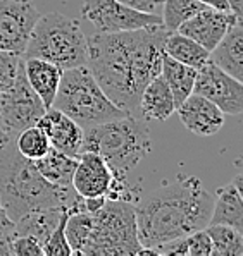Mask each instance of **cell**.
<instances>
[{
  "instance_id": "1",
  "label": "cell",
  "mask_w": 243,
  "mask_h": 256,
  "mask_svg": "<svg viewBox=\"0 0 243 256\" xmlns=\"http://www.w3.org/2000/svg\"><path fill=\"white\" fill-rule=\"evenodd\" d=\"M167 33L162 24H154L119 33L99 31L88 38L86 66L105 94L131 116H138L145 86L160 74Z\"/></svg>"
},
{
  "instance_id": "2",
  "label": "cell",
  "mask_w": 243,
  "mask_h": 256,
  "mask_svg": "<svg viewBox=\"0 0 243 256\" xmlns=\"http://www.w3.org/2000/svg\"><path fill=\"white\" fill-rule=\"evenodd\" d=\"M214 196L195 176L157 188L135 203L136 230L142 248L155 250L209 226Z\"/></svg>"
},
{
  "instance_id": "3",
  "label": "cell",
  "mask_w": 243,
  "mask_h": 256,
  "mask_svg": "<svg viewBox=\"0 0 243 256\" xmlns=\"http://www.w3.org/2000/svg\"><path fill=\"white\" fill-rule=\"evenodd\" d=\"M73 188H56L18 152L14 140L0 143V203L7 216L19 220L38 208H71L81 202Z\"/></svg>"
},
{
  "instance_id": "4",
  "label": "cell",
  "mask_w": 243,
  "mask_h": 256,
  "mask_svg": "<svg viewBox=\"0 0 243 256\" xmlns=\"http://www.w3.org/2000/svg\"><path fill=\"white\" fill-rule=\"evenodd\" d=\"M81 152L100 155L116 179H126L150 153V132L138 116L129 114L83 129Z\"/></svg>"
},
{
  "instance_id": "5",
  "label": "cell",
  "mask_w": 243,
  "mask_h": 256,
  "mask_svg": "<svg viewBox=\"0 0 243 256\" xmlns=\"http://www.w3.org/2000/svg\"><path fill=\"white\" fill-rule=\"evenodd\" d=\"M52 107L69 116L83 129L129 116L105 94L88 66L62 70Z\"/></svg>"
},
{
  "instance_id": "6",
  "label": "cell",
  "mask_w": 243,
  "mask_h": 256,
  "mask_svg": "<svg viewBox=\"0 0 243 256\" xmlns=\"http://www.w3.org/2000/svg\"><path fill=\"white\" fill-rule=\"evenodd\" d=\"M23 58L49 60L62 70L86 66L88 38L78 21L61 12H49L38 18Z\"/></svg>"
},
{
  "instance_id": "7",
  "label": "cell",
  "mask_w": 243,
  "mask_h": 256,
  "mask_svg": "<svg viewBox=\"0 0 243 256\" xmlns=\"http://www.w3.org/2000/svg\"><path fill=\"white\" fill-rule=\"evenodd\" d=\"M136 230L135 202L124 198H107L92 214V232L81 254L121 256L142 254Z\"/></svg>"
},
{
  "instance_id": "8",
  "label": "cell",
  "mask_w": 243,
  "mask_h": 256,
  "mask_svg": "<svg viewBox=\"0 0 243 256\" xmlns=\"http://www.w3.org/2000/svg\"><path fill=\"white\" fill-rule=\"evenodd\" d=\"M45 110L38 94L28 84L23 62L18 78L0 94V131L7 140H14L25 128L37 124Z\"/></svg>"
},
{
  "instance_id": "9",
  "label": "cell",
  "mask_w": 243,
  "mask_h": 256,
  "mask_svg": "<svg viewBox=\"0 0 243 256\" xmlns=\"http://www.w3.org/2000/svg\"><path fill=\"white\" fill-rule=\"evenodd\" d=\"M81 14L100 33H119L162 24L160 16L129 9L117 0H85Z\"/></svg>"
},
{
  "instance_id": "10",
  "label": "cell",
  "mask_w": 243,
  "mask_h": 256,
  "mask_svg": "<svg viewBox=\"0 0 243 256\" xmlns=\"http://www.w3.org/2000/svg\"><path fill=\"white\" fill-rule=\"evenodd\" d=\"M40 12L33 0H4L0 4V50L23 55Z\"/></svg>"
},
{
  "instance_id": "11",
  "label": "cell",
  "mask_w": 243,
  "mask_h": 256,
  "mask_svg": "<svg viewBox=\"0 0 243 256\" xmlns=\"http://www.w3.org/2000/svg\"><path fill=\"white\" fill-rule=\"evenodd\" d=\"M193 93L202 94L217 105L224 114L240 116L243 112V84L236 78L229 76L212 62L197 69Z\"/></svg>"
},
{
  "instance_id": "12",
  "label": "cell",
  "mask_w": 243,
  "mask_h": 256,
  "mask_svg": "<svg viewBox=\"0 0 243 256\" xmlns=\"http://www.w3.org/2000/svg\"><path fill=\"white\" fill-rule=\"evenodd\" d=\"M236 21H241V19L236 18L231 10H217L205 7L193 18L186 19L176 31L200 43L203 48L210 52Z\"/></svg>"
},
{
  "instance_id": "13",
  "label": "cell",
  "mask_w": 243,
  "mask_h": 256,
  "mask_svg": "<svg viewBox=\"0 0 243 256\" xmlns=\"http://www.w3.org/2000/svg\"><path fill=\"white\" fill-rule=\"evenodd\" d=\"M114 184V174L100 155L81 152L78 155L71 186L81 198L107 196Z\"/></svg>"
},
{
  "instance_id": "14",
  "label": "cell",
  "mask_w": 243,
  "mask_h": 256,
  "mask_svg": "<svg viewBox=\"0 0 243 256\" xmlns=\"http://www.w3.org/2000/svg\"><path fill=\"white\" fill-rule=\"evenodd\" d=\"M179 120L195 136H214L224 126V116L221 108L205 96L191 93L176 107Z\"/></svg>"
},
{
  "instance_id": "15",
  "label": "cell",
  "mask_w": 243,
  "mask_h": 256,
  "mask_svg": "<svg viewBox=\"0 0 243 256\" xmlns=\"http://www.w3.org/2000/svg\"><path fill=\"white\" fill-rule=\"evenodd\" d=\"M37 126L47 134L50 146L57 152L78 158L83 144V128L61 110L49 107L37 120Z\"/></svg>"
},
{
  "instance_id": "16",
  "label": "cell",
  "mask_w": 243,
  "mask_h": 256,
  "mask_svg": "<svg viewBox=\"0 0 243 256\" xmlns=\"http://www.w3.org/2000/svg\"><path fill=\"white\" fill-rule=\"evenodd\" d=\"M209 224H221L243 232V186L241 174L217 189Z\"/></svg>"
},
{
  "instance_id": "17",
  "label": "cell",
  "mask_w": 243,
  "mask_h": 256,
  "mask_svg": "<svg viewBox=\"0 0 243 256\" xmlns=\"http://www.w3.org/2000/svg\"><path fill=\"white\" fill-rule=\"evenodd\" d=\"M209 60L228 72L229 76L243 80V28L241 21H236L222 36V40L210 50Z\"/></svg>"
},
{
  "instance_id": "18",
  "label": "cell",
  "mask_w": 243,
  "mask_h": 256,
  "mask_svg": "<svg viewBox=\"0 0 243 256\" xmlns=\"http://www.w3.org/2000/svg\"><path fill=\"white\" fill-rule=\"evenodd\" d=\"M25 74L31 90L42 100L43 107H52L62 78V69L42 58H25Z\"/></svg>"
},
{
  "instance_id": "19",
  "label": "cell",
  "mask_w": 243,
  "mask_h": 256,
  "mask_svg": "<svg viewBox=\"0 0 243 256\" xmlns=\"http://www.w3.org/2000/svg\"><path fill=\"white\" fill-rule=\"evenodd\" d=\"M176 112V104L174 96H172L169 86L166 84L164 78L155 76L154 80L145 86L140 96L138 104V114L145 119L152 120H167L172 114Z\"/></svg>"
},
{
  "instance_id": "20",
  "label": "cell",
  "mask_w": 243,
  "mask_h": 256,
  "mask_svg": "<svg viewBox=\"0 0 243 256\" xmlns=\"http://www.w3.org/2000/svg\"><path fill=\"white\" fill-rule=\"evenodd\" d=\"M66 210L68 208H38V210L30 212L19 220H16L13 226V234L33 236L38 239V242L43 244L50 236V232L56 229Z\"/></svg>"
},
{
  "instance_id": "21",
  "label": "cell",
  "mask_w": 243,
  "mask_h": 256,
  "mask_svg": "<svg viewBox=\"0 0 243 256\" xmlns=\"http://www.w3.org/2000/svg\"><path fill=\"white\" fill-rule=\"evenodd\" d=\"M76 162H78V158L57 152V150L52 146H50V150L43 156L33 160L38 172H40L50 184H54L56 188H62V189L73 188L71 182H73L74 168H76Z\"/></svg>"
},
{
  "instance_id": "22",
  "label": "cell",
  "mask_w": 243,
  "mask_h": 256,
  "mask_svg": "<svg viewBox=\"0 0 243 256\" xmlns=\"http://www.w3.org/2000/svg\"><path fill=\"white\" fill-rule=\"evenodd\" d=\"M160 76L164 78L166 84L169 86L172 96H174V104H176V107H178L186 96H190V94L193 93L197 69L174 60V58L169 57V55L164 52Z\"/></svg>"
},
{
  "instance_id": "23",
  "label": "cell",
  "mask_w": 243,
  "mask_h": 256,
  "mask_svg": "<svg viewBox=\"0 0 243 256\" xmlns=\"http://www.w3.org/2000/svg\"><path fill=\"white\" fill-rule=\"evenodd\" d=\"M164 52L174 60L190 66L193 69H200L202 66H205L210 55L209 50L203 48L200 43L178 33V31L167 33L166 42H164Z\"/></svg>"
},
{
  "instance_id": "24",
  "label": "cell",
  "mask_w": 243,
  "mask_h": 256,
  "mask_svg": "<svg viewBox=\"0 0 243 256\" xmlns=\"http://www.w3.org/2000/svg\"><path fill=\"white\" fill-rule=\"evenodd\" d=\"M92 232V214L83 206V200L68 210L64 224V234L73 254H81Z\"/></svg>"
},
{
  "instance_id": "25",
  "label": "cell",
  "mask_w": 243,
  "mask_h": 256,
  "mask_svg": "<svg viewBox=\"0 0 243 256\" xmlns=\"http://www.w3.org/2000/svg\"><path fill=\"white\" fill-rule=\"evenodd\" d=\"M205 230L212 244L210 256H243V232L221 224H209Z\"/></svg>"
},
{
  "instance_id": "26",
  "label": "cell",
  "mask_w": 243,
  "mask_h": 256,
  "mask_svg": "<svg viewBox=\"0 0 243 256\" xmlns=\"http://www.w3.org/2000/svg\"><path fill=\"white\" fill-rule=\"evenodd\" d=\"M205 9V6L197 0H164L162 2V26L167 31H176L186 19L193 18L197 12Z\"/></svg>"
},
{
  "instance_id": "27",
  "label": "cell",
  "mask_w": 243,
  "mask_h": 256,
  "mask_svg": "<svg viewBox=\"0 0 243 256\" xmlns=\"http://www.w3.org/2000/svg\"><path fill=\"white\" fill-rule=\"evenodd\" d=\"M14 144L18 152L28 160H37L50 150V141L45 132L37 124L25 128L14 138Z\"/></svg>"
},
{
  "instance_id": "28",
  "label": "cell",
  "mask_w": 243,
  "mask_h": 256,
  "mask_svg": "<svg viewBox=\"0 0 243 256\" xmlns=\"http://www.w3.org/2000/svg\"><path fill=\"white\" fill-rule=\"evenodd\" d=\"M68 210L62 214L56 229L50 232L47 241L42 244L43 256H71L73 254L71 248H69V244H68V239H66V234H64V224H66V216H68Z\"/></svg>"
},
{
  "instance_id": "29",
  "label": "cell",
  "mask_w": 243,
  "mask_h": 256,
  "mask_svg": "<svg viewBox=\"0 0 243 256\" xmlns=\"http://www.w3.org/2000/svg\"><path fill=\"white\" fill-rule=\"evenodd\" d=\"M23 62H25L23 55L0 50V94L6 90H9V86L18 78L19 70L23 68Z\"/></svg>"
},
{
  "instance_id": "30",
  "label": "cell",
  "mask_w": 243,
  "mask_h": 256,
  "mask_svg": "<svg viewBox=\"0 0 243 256\" xmlns=\"http://www.w3.org/2000/svg\"><path fill=\"white\" fill-rule=\"evenodd\" d=\"M13 256H43L42 244L33 236H14L11 241Z\"/></svg>"
},
{
  "instance_id": "31",
  "label": "cell",
  "mask_w": 243,
  "mask_h": 256,
  "mask_svg": "<svg viewBox=\"0 0 243 256\" xmlns=\"http://www.w3.org/2000/svg\"><path fill=\"white\" fill-rule=\"evenodd\" d=\"M188 242V256H210L212 254V244L205 229L197 230L186 236Z\"/></svg>"
},
{
  "instance_id": "32",
  "label": "cell",
  "mask_w": 243,
  "mask_h": 256,
  "mask_svg": "<svg viewBox=\"0 0 243 256\" xmlns=\"http://www.w3.org/2000/svg\"><path fill=\"white\" fill-rule=\"evenodd\" d=\"M117 2H121L123 6L129 7V9L140 10V12L160 16V12H162V2L164 0H117Z\"/></svg>"
},
{
  "instance_id": "33",
  "label": "cell",
  "mask_w": 243,
  "mask_h": 256,
  "mask_svg": "<svg viewBox=\"0 0 243 256\" xmlns=\"http://www.w3.org/2000/svg\"><path fill=\"white\" fill-rule=\"evenodd\" d=\"M11 241H13V229L0 232V256H13Z\"/></svg>"
},
{
  "instance_id": "34",
  "label": "cell",
  "mask_w": 243,
  "mask_h": 256,
  "mask_svg": "<svg viewBox=\"0 0 243 256\" xmlns=\"http://www.w3.org/2000/svg\"><path fill=\"white\" fill-rule=\"evenodd\" d=\"M197 2L203 4L205 7H210V9H217V10H231L228 0H197Z\"/></svg>"
},
{
  "instance_id": "35",
  "label": "cell",
  "mask_w": 243,
  "mask_h": 256,
  "mask_svg": "<svg viewBox=\"0 0 243 256\" xmlns=\"http://www.w3.org/2000/svg\"><path fill=\"white\" fill-rule=\"evenodd\" d=\"M13 220L7 216L6 214V210H4V206H2V203H0V232L2 230H9V229H13Z\"/></svg>"
},
{
  "instance_id": "36",
  "label": "cell",
  "mask_w": 243,
  "mask_h": 256,
  "mask_svg": "<svg viewBox=\"0 0 243 256\" xmlns=\"http://www.w3.org/2000/svg\"><path fill=\"white\" fill-rule=\"evenodd\" d=\"M228 4H229L231 12L236 16V18H240V19H241V7H243L241 0H228Z\"/></svg>"
},
{
  "instance_id": "37",
  "label": "cell",
  "mask_w": 243,
  "mask_h": 256,
  "mask_svg": "<svg viewBox=\"0 0 243 256\" xmlns=\"http://www.w3.org/2000/svg\"><path fill=\"white\" fill-rule=\"evenodd\" d=\"M4 141H7V138H6V134H4L2 131H0V143H4Z\"/></svg>"
},
{
  "instance_id": "38",
  "label": "cell",
  "mask_w": 243,
  "mask_h": 256,
  "mask_svg": "<svg viewBox=\"0 0 243 256\" xmlns=\"http://www.w3.org/2000/svg\"><path fill=\"white\" fill-rule=\"evenodd\" d=\"M2 2H4V0H0V4H2Z\"/></svg>"
}]
</instances>
